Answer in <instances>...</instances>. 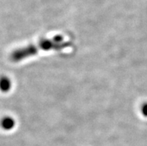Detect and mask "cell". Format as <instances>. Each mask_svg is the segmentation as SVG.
<instances>
[{
    "mask_svg": "<svg viewBox=\"0 0 147 146\" xmlns=\"http://www.w3.org/2000/svg\"><path fill=\"white\" fill-rule=\"evenodd\" d=\"M70 46V43L65 42L61 36H55L52 39H44L39 41L37 45H29L28 46L13 51L11 54V60L13 62H19L22 60L34 55L38 51L60 50Z\"/></svg>",
    "mask_w": 147,
    "mask_h": 146,
    "instance_id": "cell-1",
    "label": "cell"
},
{
    "mask_svg": "<svg viewBox=\"0 0 147 146\" xmlns=\"http://www.w3.org/2000/svg\"><path fill=\"white\" fill-rule=\"evenodd\" d=\"M15 124H16V122H15L14 119L11 117H5L1 121V126L5 131H10V130L13 129Z\"/></svg>",
    "mask_w": 147,
    "mask_h": 146,
    "instance_id": "cell-2",
    "label": "cell"
},
{
    "mask_svg": "<svg viewBox=\"0 0 147 146\" xmlns=\"http://www.w3.org/2000/svg\"><path fill=\"white\" fill-rule=\"evenodd\" d=\"M11 80L7 77H2L0 78V89L4 92L7 93L11 88Z\"/></svg>",
    "mask_w": 147,
    "mask_h": 146,
    "instance_id": "cell-3",
    "label": "cell"
},
{
    "mask_svg": "<svg viewBox=\"0 0 147 146\" xmlns=\"http://www.w3.org/2000/svg\"><path fill=\"white\" fill-rule=\"evenodd\" d=\"M141 112L144 116L147 117V103L143 104V106L141 107Z\"/></svg>",
    "mask_w": 147,
    "mask_h": 146,
    "instance_id": "cell-4",
    "label": "cell"
}]
</instances>
